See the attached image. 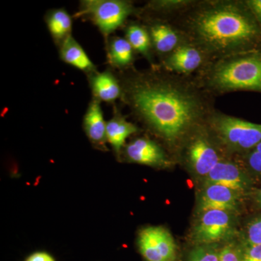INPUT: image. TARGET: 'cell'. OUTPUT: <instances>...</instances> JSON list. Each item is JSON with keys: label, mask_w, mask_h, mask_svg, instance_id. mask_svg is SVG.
<instances>
[{"label": "cell", "mask_w": 261, "mask_h": 261, "mask_svg": "<svg viewBox=\"0 0 261 261\" xmlns=\"http://www.w3.org/2000/svg\"><path fill=\"white\" fill-rule=\"evenodd\" d=\"M220 251L211 245L195 247L189 256L188 261H219Z\"/></svg>", "instance_id": "21"}, {"label": "cell", "mask_w": 261, "mask_h": 261, "mask_svg": "<svg viewBox=\"0 0 261 261\" xmlns=\"http://www.w3.org/2000/svg\"><path fill=\"white\" fill-rule=\"evenodd\" d=\"M254 150L257 151V152H261V142L255 146V148H254Z\"/></svg>", "instance_id": "29"}, {"label": "cell", "mask_w": 261, "mask_h": 261, "mask_svg": "<svg viewBox=\"0 0 261 261\" xmlns=\"http://www.w3.org/2000/svg\"><path fill=\"white\" fill-rule=\"evenodd\" d=\"M207 84L217 92H261V51H247L219 59L209 70Z\"/></svg>", "instance_id": "3"}, {"label": "cell", "mask_w": 261, "mask_h": 261, "mask_svg": "<svg viewBox=\"0 0 261 261\" xmlns=\"http://www.w3.org/2000/svg\"><path fill=\"white\" fill-rule=\"evenodd\" d=\"M247 241L250 246L261 244V216L253 220L247 228Z\"/></svg>", "instance_id": "22"}, {"label": "cell", "mask_w": 261, "mask_h": 261, "mask_svg": "<svg viewBox=\"0 0 261 261\" xmlns=\"http://www.w3.org/2000/svg\"><path fill=\"white\" fill-rule=\"evenodd\" d=\"M205 56L192 44L178 46L166 60V67L173 71L189 73L200 66Z\"/></svg>", "instance_id": "13"}, {"label": "cell", "mask_w": 261, "mask_h": 261, "mask_svg": "<svg viewBox=\"0 0 261 261\" xmlns=\"http://www.w3.org/2000/svg\"><path fill=\"white\" fill-rule=\"evenodd\" d=\"M187 157L192 169L200 176H207L221 161L219 152L203 135L196 136L187 147Z\"/></svg>", "instance_id": "9"}, {"label": "cell", "mask_w": 261, "mask_h": 261, "mask_svg": "<svg viewBox=\"0 0 261 261\" xmlns=\"http://www.w3.org/2000/svg\"><path fill=\"white\" fill-rule=\"evenodd\" d=\"M46 23L51 37L57 44H61L71 35L73 20L66 10H51L46 15Z\"/></svg>", "instance_id": "17"}, {"label": "cell", "mask_w": 261, "mask_h": 261, "mask_svg": "<svg viewBox=\"0 0 261 261\" xmlns=\"http://www.w3.org/2000/svg\"><path fill=\"white\" fill-rule=\"evenodd\" d=\"M232 224V218L228 211H204L196 223L192 236L200 245H211L227 238Z\"/></svg>", "instance_id": "7"}, {"label": "cell", "mask_w": 261, "mask_h": 261, "mask_svg": "<svg viewBox=\"0 0 261 261\" xmlns=\"http://www.w3.org/2000/svg\"><path fill=\"white\" fill-rule=\"evenodd\" d=\"M257 202L259 206L261 207V189L257 194Z\"/></svg>", "instance_id": "28"}, {"label": "cell", "mask_w": 261, "mask_h": 261, "mask_svg": "<svg viewBox=\"0 0 261 261\" xmlns=\"http://www.w3.org/2000/svg\"><path fill=\"white\" fill-rule=\"evenodd\" d=\"M239 192L227 187L214 184H205L200 196L201 213L211 210L230 211L238 205Z\"/></svg>", "instance_id": "10"}, {"label": "cell", "mask_w": 261, "mask_h": 261, "mask_svg": "<svg viewBox=\"0 0 261 261\" xmlns=\"http://www.w3.org/2000/svg\"><path fill=\"white\" fill-rule=\"evenodd\" d=\"M84 128L91 143L102 150L106 149L107 122L105 121L100 103L97 99L89 103L84 118Z\"/></svg>", "instance_id": "11"}, {"label": "cell", "mask_w": 261, "mask_h": 261, "mask_svg": "<svg viewBox=\"0 0 261 261\" xmlns=\"http://www.w3.org/2000/svg\"><path fill=\"white\" fill-rule=\"evenodd\" d=\"M129 3L121 0H85L81 3L76 16L89 18L105 37L121 27L132 14Z\"/></svg>", "instance_id": "5"}, {"label": "cell", "mask_w": 261, "mask_h": 261, "mask_svg": "<svg viewBox=\"0 0 261 261\" xmlns=\"http://www.w3.org/2000/svg\"><path fill=\"white\" fill-rule=\"evenodd\" d=\"M245 4L256 19L257 23L261 27V0H249L245 2Z\"/></svg>", "instance_id": "25"}, {"label": "cell", "mask_w": 261, "mask_h": 261, "mask_svg": "<svg viewBox=\"0 0 261 261\" xmlns=\"http://www.w3.org/2000/svg\"><path fill=\"white\" fill-rule=\"evenodd\" d=\"M138 247L146 261H176L177 247L172 235L163 226H149L139 233Z\"/></svg>", "instance_id": "6"}, {"label": "cell", "mask_w": 261, "mask_h": 261, "mask_svg": "<svg viewBox=\"0 0 261 261\" xmlns=\"http://www.w3.org/2000/svg\"><path fill=\"white\" fill-rule=\"evenodd\" d=\"M132 47L141 54L148 56L150 49V36L145 29L139 25H130L126 29V38Z\"/></svg>", "instance_id": "20"}, {"label": "cell", "mask_w": 261, "mask_h": 261, "mask_svg": "<svg viewBox=\"0 0 261 261\" xmlns=\"http://www.w3.org/2000/svg\"><path fill=\"white\" fill-rule=\"evenodd\" d=\"M183 27L192 45L219 59L250 51L260 37L248 7L235 1L202 3L189 13Z\"/></svg>", "instance_id": "2"}, {"label": "cell", "mask_w": 261, "mask_h": 261, "mask_svg": "<svg viewBox=\"0 0 261 261\" xmlns=\"http://www.w3.org/2000/svg\"><path fill=\"white\" fill-rule=\"evenodd\" d=\"M219 261H243V256L234 245H228L220 251Z\"/></svg>", "instance_id": "23"}, {"label": "cell", "mask_w": 261, "mask_h": 261, "mask_svg": "<svg viewBox=\"0 0 261 261\" xmlns=\"http://www.w3.org/2000/svg\"><path fill=\"white\" fill-rule=\"evenodd\" d=\"M209 121L218 138L228 148L247 150L261 142V124L219 113H213Z\"/></svg>", "instance_id": "4"}, {"label": "cell", "mask_w": 261, "mask_h": 261, "mask_svg": "<svg viewBox=\"0 0 261 261\" xmlns=\"http://www.w3.org/2000/svg\"><path fill=\"white\" fill-rule=\"evenodd\" d=\"M137 132V127L118 113L107 122V141L117 154L121 153L127 139Z\"/></svg>", "instance_id": "16"}, {"label": "cell", "mask_w": 261, "mask_h": 261, "mask_svg": "<svg viewBox=\"0 0 261 261\" xmlns=\"http://www.w3.org/2000/svg\"><path fill=\"white\" fill-rule=\"evenodd\" d=\"M205 184L221 185L233 191L243 192L247 187V180L238 166L221 161L206 176Z\"/></svg>", "instance_id": "12"}, {"label": "cell", "mask_w": 261, "mask_h": 261, "mask_svg": "<svg viewBox=\"0 0 261 261\" xmlns=\"http://www.w3.org/2000/svg\"><path fill=\"white\" fill-rule=\"evenodd\" d=\"M62 61L85 73H95L96 67L80 43L70 36L61 44Z\"/></svg>", "instance_id": "14"}, {"label": "cell", "mask_w": 261, "mask_h": 261, "mask_svg": "<svg viewBox=\"0 0 261 261\" xmlns=\"http://www.w3.org/2000/svg\"><path fill=\"white\" fill-rule=\"evenodd\" d=\"M91 87L97 100L112 102L121 97L122 89L119 82L111 73L106 71L93 73L91 77Z\"/></svg>", "instance_id": "15"}, {"label": "cell", "mask_w": 261, "mask_h": 261, "mask_svg": "<svg viewBox=\"0 0 261 261\" xmlns=\"http://www.w3.org/2000/svg\"><path fill=\"white\" fill-rule=\"evenodd\" d=\"M125 96L136 114L170 145L176 143L207 114L203 98L189 84L157 75L127 82Z\"/></svg>", "instance_id": "1"}, {"label": "cell", "mask_w": 261, "mask_h": 261, "mask_svg": "<svg viewBox=\"0 0 261 261\" xmlns=\"http://www.w3.org/2000/svg\"><path fill=\"white\" fill-rule=\"evenodd\" d=\"M243 261H261V244L250 246L244 254Z\"/></svg>", "instance_id": "24"}, {"label": "cell", "mask_w": 261, "mask_h": 261, "mask_svg": "<svg viewBox=\"0 0 261 261\" xmlns=\"http://www.w3.org/2000/svg\"><path fill=\"white\" fill-rule=\"evenodd\" d=\"M133 50L126 39L113 37L108 47V61L116 68H125L133 61Z\"/></svg>", "instance_id": "19"}, {"label": "cell", "mask_w": 261, "mask_h": 261, "mask_svg": "<svg viewBox=\"0 0 261 261\" xmlns=\"http://www.w3.org/2000/svg\"><path fill=\"white\" fill-rule=\"evenodd\" d=\"M149 36L151 42L160 53H171L178 47L180 39L177 32L166 24H154Z\"/></svg>", "instance_id": "18"}, {"label": "cell", "mask_w": 261, "mask_h": 261, "mask_svg": "<svg viewBox=\"0 0 261 261\" xmlns=\"http://www.w3.org/2000/svg\"><path fill=\"white\" fill-rule=\"evenodd\" d=\"M125 157L132 163L152 167L166 168L170 161L161 146L147 138H138L125 147Z\"/></svg>", "instance_id": "8"}, {"label": "cell", "mask_w": 261, "mask_h": 261, "mask_svg": "<svg viewBox=\"0 0 261 261\" xmlns=\"http://www.w3.org/2000/svg\"><path fill=\"white\" fill-rule=\"evenodd\" d=\"M25 261H56L50 254L46 252H37L29 255Z\"/></svg>", "instance_id": "27"}, {"label": "cell", "mask_w": 261, "mask_h": 261, "mask_svg": "<svg viewBox=\"0 0 261 261\" xmlns=\"http://www.w3.org/2000/svg\"><path fill=\"white\" fill-rule=\"evenodd\" d=\"M250 167L256 172L261 173V152L253 150L248 157Z\"/></svg>", "instance_id": "26"}]
</instances>
